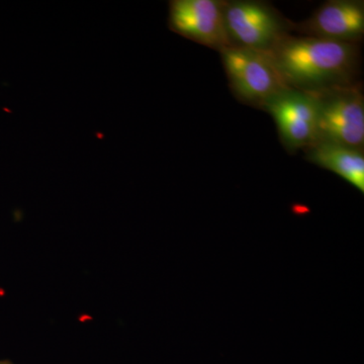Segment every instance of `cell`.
I'll return each instance as SVG.
<instances>
[{"label":"cell","instance_id":"obj_1","mask_svg":"<svg viewBox=\"0 0 364 364\" xmlns=\"http://www.w3.org/2000/svg\"><path fill=\"white\" fill-rule=\"evenodd\" d=\"M287 87L317 93L352 85L358 50L351 43L287 35L267 52Z\"/></svg>","mask_w":364,"mask_h":364},{"label":"cell","instance_id":"obj_2","mask_svg":"<svg viewBox=\"0 0 364 364\" xmlns=\"http://www.w3.org/2000/svg\"><path fill=\"white\" fill-rule=\"evenodd\" d=\"M313 95L318 111L316 142L363 150L364 98L359 88L349 85Z\"/></svg>","mask_w":364,"mask_h":364},{"label":"cell","instance_id":"obj_3","mask_svg":"<svg viewBox=\"0 0 364 364\" xmlns=\"http://www.w3.org/2000/svg\"><path fill=\"white\" fill-rule=\"evenodd\" d=\"M220 53L230 86L242 102L262 109L287 88L267 52L232 46Z\"/></svg>","mask_w":364,"mask_h":364},{"label":"cell","instance_id":"obj_4","mask_svg":"<svg viewBox=\"0 0 364 364\" xmlns=\"http://www.w3.org/2000/svg\"><path fill=\"white\" fill-rule=\"evenodd\" d=\"M225 25L236 47L269 52L287 35V21L273 7L259 1H224Z\"/></svg>","mask_w":364,"mask_h":364},{"label":"cell","instance_id":"obj_5","mask_svg":"<svg viewBox=\"0 0 364 364\" xmlns=\"http://www.w3.org/2000/svg\"><path fill=\"white\" fill-rule=\"evenodd\" d=\"M168 28L172 32L221 52L232 47L224 18V1L171 0Z\"/></svg>","mask_w":364,"mask_h":364},{"label":"cell","instance_id":"obj_6","mask_svg":"<svg viewBox=\"0 0 364 364\" xmlns=\"http://www.w3.org/2000/svg\"><path fill=\"white\" fill-rule=\"evenodd\" d=\"M262 109L274 119L287 150L306 149L316 142L318 111L313 93L287 87L270 98Z\"/></svg>","mask_w":364,"mask_h":364},{"label":"cell","instance_id":"obj_7","mask_svg":"<svg viewBox=\"0 0 364 364\" xmlns=\"http://www.w3.org/2000/svg\"><path fill=\"white\" fill-rule=\"evenodd\" d=\"M294 28L306 37L354 43L364 35V6L363 1L332 0L318 7L308 20Z\"/></svg>","mask_w":364,"mask_h":364},{"label":"cell","instance_id":"obj_8","mask_svg":"<svg viewBox=\"0 0 364 364\" xmlns=\"http://www.w3.org/2000/svg\"><path fill=\"white\" fill-rule=\"evenodd\" d=\"M306 159L334 172L364 193V155L363 150L339 144L316 142L306 148Z\"/></svg>","mask_w":364,"mask_h":364},{"label":"cell","instance_id":"obj_9","mask_svg":"<svg viewBox=\"0 0 364 364\" xmlns=\"http://www.w3.org/2000/svg\"><path fill=\"white\" fill-rule=\"evenodd\" d=\"M0 364H13V363H9V361H0Z\"/></svg>","mask_w":364,"mask_h":364}]
</instances>
